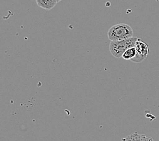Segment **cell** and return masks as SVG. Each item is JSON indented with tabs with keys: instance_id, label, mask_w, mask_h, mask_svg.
<instances>
[{
	"instance_id": "obj_6",
	"label": "cell",
	"mask_w": 159,
	"mask_h": 141,
	"mask_svg": "<svg viewBox=\"0 0 159 141\" xmlns=\"http://www.w3.org/2000/svg\"><path fill=\"white\" fill-rule=\"evenodd\" d=\"M136 55V49L135 47L133 48H129L128 49L124 52V54L122 56V58L124 60H131L133 59L134 57Z\"/></svg>"
},
{
	"instance_id": "obj_7",
	"label": "cell",
	"mask_w": 159,
	"mask_h": 141,
	"mask_svg": "<svg viewBox=\"0 0 159 141\" xmlns=\"http://www.w3.org/2000/svg\"><path fill=\"white\" fill-rule=\"evenodd\" d=\"M61 1H62V0H57L58 2H61Z\"/></svg>"
},
{
	"instance_id": "obj_4",
	"label": "cell",
	"mask_w": 159,
	"mask_h": 141,
	"mask_svg": "<svg viewBox=\"0 0 159 141\" xmlns=\"http://www.w3.org/2000/svg\"><path fill=\"white\" fill-rule=\"evenodd\" d=\"M122 141H154L150 137L147 136L144 134H139L137 133L129 135L125 138H123Z\"/></svg>"
},
{
	"instance_id": "obj_1",
	"label": "cell",
	"mask_w": 159,
	"mask_h": 141,
	"mask_svg": "<svg viewBox=\"0 0 159 141\" xmlns=\"http://www.w3.org/2000/svg\"><path fill=\"white\" fill-rule=\"evenodd\" d=\"M108 37L111 41H119L134 37V31L127 24H117L110 28Z\"/></svg>"
},
{
	"instance_id": "obj_5",
	"label": "cell",
	"mask_w": 159,
	"mask_h": 141,
	"mask_svg": "<svg viewBox=\"0 0 159 141\" xmlns=\"http://www.w3.org/2000/svg\"><path fill=\"white\" fill-rule=\"evenodd\" d=\"M37 6L46 10H50L57 4V0H36Z\"/></svg>"
},
{
	"instance_id": "obj_2",
	"label": "cell",
	"mask_w": 159,
	"mask_h": 141,
	"mask_svg": "<svg viewBox=\"0 0 159 141\" xmlns=\"http://www.w3.org/2000/svg\"><path fill=\"white\" fill-rule=\"evenodd\" d=\"M138 40V37H132L123 40L111 41L109 46L110 52H111L112 55L116 58H121L127 49L135 47V43Z\"/></svg>"
},
{
	"instance_id": "obj_3",
	"label": "cell",
	"mask_w": 159,
	"mask_h": 141,
	"mask_svg": "<svg viewBox=\"0 0 159 141\" xmlns=\"http://www.w3.org/2000/svg\"><path fill=\"white\" fill-rule=\"evenodd\" d=\"M135 48L136 49V55L131 60L132 62L136 63L143 62L147 58L148 54V45L143 41L138 39L135 43Z\"/></svg>"
}]
</instances>
